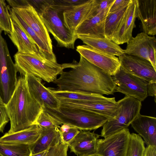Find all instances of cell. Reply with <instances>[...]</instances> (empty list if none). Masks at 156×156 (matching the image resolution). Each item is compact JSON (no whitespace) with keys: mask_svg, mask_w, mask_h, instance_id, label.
Masks as SVG:
<instances>
[{"mask_svg":"<svg viewBox=\"0 0 156 156\" xmlns=\"http://www.w3.org/2000/svg\"><path fill=\"white\" fill-rule=\"evenodd\" d=\"M66 68L53 83L59 91L112 95L116 85L112 76L80 55L79 62L66 63Z\"/></svg>","mask_w":156,"mask_h":156,"instance_id":"obj_1","label":"cell"},{"mask_svg":"<svg viewBox=\"0 0 156 156\" xmlns=\"http://www.w3.org/2000/svg\"><path fill=\"white\" fill-rule=\"evenodd\" d=\"M5 105L10 123L9 133L34 125L43 109L31 95L26 76L22 75L19 77L13 92Z\"/></svg>","mask_w":156,"mask_h":156,"instance_id":"obj_2","label":"cell"},{"mask_svg":"<svg viewBox=\"0 0 156 156\" xmlns=\"http://www.w3.org/2000/svg\"><path fill=\"white\" fill-rule=\"evenodd\" d=\"M14 57L17 71L20 75H31L48 83L53 82L66 69L65 63L61 64L49 61L39 51L34 54L17 52Z\"/></svg>","mask_w":156,"mask_h":156,"instance_id":"obj_3","label":"cell"},{"mask_svg":"<svg viewBox=\"0 0 156 156\" xmlns=\"http://www.w3.org/2000/svg\"><path fill=\"white\" fill-rule=\"evenodd\" d=\"M62 124L68 125L80 130H96L108 120L105 117L84 109L60 104L58 109L43 108Z\"/></svg>","mask_w":156,"mask_h":156,"instance_id":"obj_4","label":"cell"},{"mask_svg":"<svg viewBox=\"0 0 156 156\" xmlns=\"http://www.w3.org/2000/svg\"><path fill=\"white\" fill-rule=\"evenodd\" d=\"M117 103L118 107L114 117L103 126L101 137L105 138L127 128L140 114L141 102L134 98L125 96Z\"/></svg>","mask_w":156,"mask_h":156,"instance_id":"obj_5","label":"cell"},{"mask_svg":"<svg viewBox=\"0 0 156 156\" xmlns=\"http://www.w3.org/2000/svg\"><path fill=\"white\" fill-rule=\"evenodd\" d=\"M51 2L50 0L37 12L48 31L52 35L58 46L73 49L77 37L66 27L61 19V13L51 5Z\"/></svg>","mask_w":156,"mask_h":156,"instance_id":"obj_6","label":"cell"},{"mask_svg":"<svg viewBox=\"0 0 156 156\" xmlns=\"http://www.w3.org/2000/svg\"><path fill=\"white\" fill-rule=\"evenodd\" d=\"M2 32L0 30V95L6 105L15 89L18 71Z\"/></svg>","mask_w":156,"mask_h":156,"instance_id":"obj_7","label":"cell"},{"mask_svg":"<svg viewBox=\"0 0 156 156\" xmlns=\"http://www.w3.org/2000/svg\"><path fill=\"white\" fill-rule=\"evenodd\" d=\"M112 78L116 85L115 91L141 102L147 97L148 83L145 80L125 72L121 67Z\"/></svg>","mask_w":156,"mask_h":156,"instance_id":"obj_8","label":"cell"},{"mask_svg":"<svg viewBox=\"0 0 156 156\" xmlns=\"http://www.w3.org/2000/svg\"><path fill=\"white\" fill-rule=\"evenodd\" d=\"M76 51L90 62L111 76H114L120 68L119 58L115 56L86 44L78 46Z\"/></svg>","mask_w":156,"mask_h":156,"instance_id":"obj_9","label":"cell"},{"mask_svg":"<svg viewBox=\"0 0 156 156\" xmlns=\"http://www.w3.org/2000/svg\"><path fill=\"white\" fill-rule=\"evenodd\" d=\"M130 133L126 128L98 139L96 154L101 156H126Z\"/></svg>","mask_w":156,"mask_h":156,"instance_id":"obj_10","label":"cell"},{"mask_svg":"<svg viewBox=\"0 0 156 156\" xmlns=\"http://www.w3.org/2000/svg\"><path fill=\"white\" fill-rule=\"evenodd\" d=\"M118 58L121 67L125 72L148 83H156V70L148 61L125 54Z\"/></svg>","mask_w":156,"mask_h":156,"instance_id":"obj_11","label":"cell"},{"mask_svg":"<svg viewBox=\"0 0 156 156\" xmlns=\"http://www.w3.org/2000/svg\"><path fill=\"white\" fill-rule=\"evenodd\" d=\"M28 87L32 97L42 107L58 109L60 101L42 83L41 79L31 75L26 76Z\"/></svg>","mask_w":156,"mask_h":156,"instance_id":"obj_12","label":"cell"},{"mask_svg":"<svg viewBox=\"0 0 156 156\" xmlns=\"http://www.w3.org/2000/svg\"><path fill=\"white\" fill-rule=\"evenodd\" d=\"M12 9L35 32L43 42L53 51L52 41L48 32L35 9L30 5L22 8Z\"/></svg>","mask_w":156,"mask_h":156,"instance_id":"obj_13","label":"cell"},{"mask_svg":"<svg viewBox=\"0 0 156 156\" xmlns=\"http://www.w3.org/2000/svg\"><path fill=\"white\" fill-rule=\"evenodd\" d=\"M61 104L84 109L103 115L108 120L114 116L118 107L115 98L106 100L80 101H60Z\"/></svg>","mask_w":156,"mask_h":156,"instance_id":"obj_14","label":"cell"},{"mask_svg":"<svg viewBox=\"0 0 156 156\" xmlns=\"http://www.w3.org/2000/svg\"><path fill=\"white\" fill-rule=\"evenodd\" d=\"M137 0H132L114 34L112 41L118 45L127 43L132 37L137 18Z\"/></svg>","mask_w":156,"mask_h":156,"instance_id":"obj_15","label":"cell"},{"mask_svg":"<svg viewBox=\"0 0 156 156\" xmlns=\"http://www.w3.org/2000/svg\"><path fill=\"white\" fill-rule=\"evenodd\" d=\"M100 135L90 131L80 130L77 134L69 143L71 152L78 156L96 154L98 140Z\"/></svg>","mask_w":156,"mask_h":156,"instance_id":"obj_16","label":"cell"},{"mask_svg":"<svg viewBox=\"0 0 156 156\" xmlns=\"http://www.w3.org/2000/svg\"><path fill=\"white\" fill-rule=\"evenodd\" d=\"M137 17L142 23L144 32L156 34V0H137Z\"/></svg>","mask_w":156,"mask_h":156,"instance_id":"obj_17","label":"cell"},{"mask_svg":"<svg viewBox=\"0 0 156 156\" xmlns=\"http://www.w3.org/2000/svg\"><path fill=\"white\" fill-rule=\"evenodd\" d=\"M11 30L8 36L18 49L23 53L34 54L39 51L35 44L21 26L10 18Z\"/></svg>","mask_w":156,"mask_h":156,"instance_id":"obj_18","label":"cell"},{"mask_svg":"<svg viewBox=\"0 0 156 156\" xmlns=\"http://www.w3.org/2000/svg\"><path fill=\"white\" fill-rule=\"evenodd\" d=\"M147 146H156V118L140 114L131 124Z\"/></svg>","mask_w":156,"mask_h":156,"instance_id":"obj_19","label":"cell"},{"mask_svg":"<svg viewBox=\"0 0 156 156\" xmlns=\"http://www.w3.org/2000/svg\"><path fill=\"white\" fill-rule=\"evenodd\" d=\"M110 8L96 16L86 19L77 27L75 35L77 37L86 35L105 37V20Z\"/></svg>","mask_w":156,"mask_h":156,"instance_id":"obj_20","label":"cell"},{"mask_svg":"<svg viewBox=\"0 0 156 156\" xmlns=\"http://www.w3.org/2000/svg\"><path fill=\"white\" fill-rule=\"evenodd\" d=\"M93 1V0H87L62 12L63 21L65 26L74 35L77 27L86 18L90 10Z\"/></svg>","mask_w":156,"mask_h":156,"instance_id":"obj_21","label":"cell"},{"mask_svg":"<svg viewBox=\"0 0 156 156\" xmlns=\"http://www.w3.org/2000/svg\"><path fill=\"white\" fill-rule=\"evenodd\" d=\"M41 134L40 127L34 124L17 132L5 133L0 137V143L31 146L36 142Z\"/></svg>","mask_w":156,"mask_h":156,"instance_id":"obj_22","label":"cell"},{"mask_svg":"<svg viewBox=\"0 0 156 156\" xmlns=\"http://www.w3.org/2000/svg\"><path fill=\"white\" fill-rule=\"evenodd\" d=\"M40 127L41 129L40 136L34 144L30 146L31 154L48 151L61 143L59 128L57 127Z\"/></svg>","mask_w":156,"mask_h":156,"instance_id":"obj_23","label":"cell"},{"mask_svg":"<svg viewBox=\"0 0 156 156\" xmlns=\"http://www.w3.org/2000/svg\"><path fill=\"white\" fill-rule=\"evenodd\" d=\"M153 36L143 32L132 37L127 43L125 54L134 56L149 61L148 56L149 44Z\"/></svg>","mask_w":156,"mask_h":156,"instance_id":"obj_24","label":"cell"},{"mask_svg":"<svg viewBox=\"0 0 156 156\" xmlns=\"http://www.w3.org/2000/svg\"><path fill=\"white\" fill-rule=\"evenodd\" d=\"M77 37L92 48L119 57L125 53L124 50L105 37L79 35Z\"/></svg>","mask_w":156,"mask_h":156,"instance_id":"obj_25","label":"cell"},{"mask_svg":"<svg viewBox=\"0 0 156 156\" xmlns=\"http://www.w3.org/2000/svg\"><path fill=\"white\" fill-rule=\"evenodd\" d=\"M9 10L10 18L19 24L29 35L42 55L49 61L57 62L53 51L50 50L43 42L35 32L12 8L9 7Z\"/></svg>","mask_w":156,"mask_h":156,"instance_id":"obj_26","label":"cell"},{"mask_svg":"<svg viewBox=\"0 0 156 156\" xmlns=\"http://www.w3.org/2000/svg\"><path fill=\"white\" fill-rule=\"evenodd\" d=\"M49 90L60 101L73 100L80 101H102L109 100L110 98L103 95L88 93L59 91L52 88Z\"/></svg>","mask_w":156,"mask_h":156,"instance_id":"obj_27","label":"cell"},{"mask_svg":"<svg viewBox=\"0 0 156 156\" xmlns=\"http://www.w3.org/2000/svg\"><path fill=\"white\" fill-rule=\"evenodd\" d=\"M128 5L113 12L108 13L105 23L106 38L112 41Z\"/></svg>","mask_w":156,"mask_h":156,"instance_id":"obj_28","label":"cell"},{"mask_svg":"<svg viewBox=\"0 0 156 156\" xmlns=\"http://www.w3.org/2000/svg\"><path fill=\"white\" fill-rule=\"evenodd\" d=\"M30 146L0 143V156H30Z\"/></svg>","mask_w":156,"mask_h":156,"instance_id":"obj_29","label":"cell"},{"mask_svg":"<svg viewBox=\"0 0 156 156\" xmlns=\"http://www.w3.org/2000/svg\"><path fill=\"white\" fill-rule=\"evenodd\" d=\"M145 147L141 136L134 133H130L126 156H143Z\"/></svg>","mask_w":156,"mask_h":156,"instance_id":"obj_30","label":"cell"},{"mask_svg":"<svg viewBox=\"0 0 156 156\" xmlns=\"http://www.w3.org/2000/svg\"><path fill=\"white\" fill-rule=\"evenodd\" d=\"M9 7L5 0H0V30L7 34L11 30Z\"/></svg>","mask_w":156,"mask_h":156,"instance_id":"obj_31","label":"cell"},{"mask_svg":"<svg viewBox=\"0 0 156 156\" xmlns=\"http://www.w3.org/2000/svg\"><path fill=\"white\" fill-rule=\"evenodd\" d=\"M34 124L37 125L41 127H57L59 128V125L62 124L43 109Z\"/></svg>","mask_w":156,"mask_h":156,"instance_id":"obj_32","label":"cell"},{"mask_svg":"<svg viewBox=\"0 0 156 156\" xmlns=\"http://www.w3.org/2000/svg\"><path fill=\"white\" fill-rule=\"evenodd\" d=\"M86 1V0H51L50 5L59 12L62 13L64 11L80 5Z\"/></svg>","mask_w":156,"mask_h":156,"instance_id":"obj_33","label":"cell"},{"mask_svg":"<svg viewBox=\"0 0 156 156\" xmlns=\"http://www.w3.org/2000/svg\"><path fill=\"white\" fill-rule=\"evenodd\" d=\"M115 0H93L90 10L86 18L97 15L110 8Z\"/></svg>","mask_w":156,"mask_h":156,"instance_id":"obj_34","label":"cell"},{"mask_svg":"<svg viewBox=\"0 0 156 156\" xmlns=\"http://www.w3.org/2000/svg\"><path fill=\"white\" fill-rule=\"evenodd\" d=\"M68 144L61 143L48 150L45 156H67Z\"/></svg>","mask_w":156,"mask_h":156,"instance_id":"obj_35","label":"cell"},{"mask_svg":"<svg viewBox=\"0 0 156 156\" xmlns=\"http://www.w3.org/2000/svg\"><path fill=\"white\" fill-rule=\"evenodd\" d=\"M80 131L78 129L71 127L68 129L63 132H60L61 142L68 144Z\"/></svg>","mask_w":156,"mask_h":156,"instance_id":"obj_36","label":"cell"},{"mask_svg":"<svg viewBox=\"0 0 156 156\" xmlns=\"http://www.w3.org/2000/svg\"><path fill=\"white\" fill-rule=\"evenodd\" d=\"M10 121L5 104L0 103V133H3L5 127Z\"/></svg>","mask_w":156,"mask_h":156,"instance_id":"obj_37","label":"cell"},{"mask_svg":"<svg viewBox=\"0 0 156 156\" xmlns=\"http://www.w3.org/2000/svg\"><path fill=\"white\" fill-rule=\"evenodd\" d=\"M156 39L154 36L149 44L148 56L150 62L156 70Z\"/></svg>","mask_w":156,"mask_h":156,"instance_id":"obj_38","label":"cell"},{"mask_svg":"<svg viewBox=\"0 0 156 156\" xmlns=\"http://www.w3.org/2000/svg\"><path fill=\"white\" fill-rule=\"evenodd\" d=\"M132 0H115L111 5L108 13L116 11L123 7L128 5Z\"/></svg>","mask_w":156,"mask_h":156,"instance_id":"obj_39","label":"cell"},{"mask_svg":"<svg viewBox=\"0 0 156 156\" xmlns=\"http://www.w3.org/2000/svg\"><path fill=\"white\" fill-rule=\"evenodd\" d=\"M156 83H148L147 86V95L154 97V101L156 102Z\"/></svg>","mask_w":156,"mask_h":156,"instance_id":"obj_40","label":"cell"},{"mask_svg":"<svg viewBox=\"0 0 156 156\" xmlns=\"http://www.w3.org/2000/svg\"><path fill=\"white\" fill-rule=\"evenodd\" d=\"M143 156H156V146H147L145 147Z\"/></svg>","mask_w":156,"mask_h":156,"instance_id":"obj_41","label":"cell"},{"mask_svg":"<svg viewBox=\"0 0 156 156\" xmlns=\"http://www.w3.org/2000/svg\"><path fill=\"white\" fill-rule=\"evenodd\" d=\"M47 151H44L35 154H31L30 156H45Z\"/></svg>","mask_w":156,"mask_h":156,"instance_id":"obj_42","label":"cell"},{"mask_svg":"<svg viewBox=\"0 0 156 156\" xmlns=\"http://www.w3.org/2000/svg\"><path fill=\"white\" fill-rule=\"evenodd\" d=\"M101 156L98 154H95L92 155H86V156Z\"/></svg>","mask_w":156,"mask_h":156,"instance_id":"obj_43","label":"cell"},{"mask_svg":"<svg viewBox=\"0 0 156 156\" xmlns=\"http://www.w3.org/2000/svg\"><path fill=\"white\" fill-rule=\"evenodd\" d=\"M0 103L2 104H4L3 102L2 99L0 95Z\"/></svg>","mask_w":156,"mask_h":156,"instance_id":"obj_44","label":"cell"},{"mask_svg":"<svg viewBox=\"0 0 156 156\" xmlns=\"http://www.w3.org/2000/svg\"></svg>","mask_w":156,"mask_h":156,"instance_id":"obj_45","label":"cell"},{"mask_svg":"<svg viewBox=\"0 0 156 156\" xmlns=\"http://www.w3.org/2000/svg\"></svg>","mask_w":156,"mask_h":156,"instance_id":"obj_46","label":"cell"}]
</instances>
